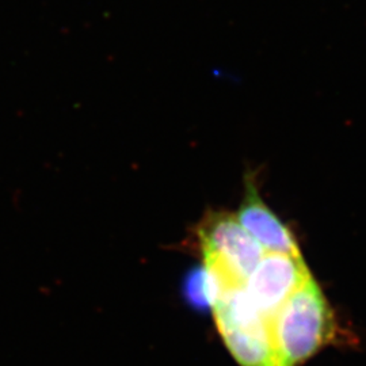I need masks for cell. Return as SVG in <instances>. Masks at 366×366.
Instances as JSON below:
<instances>
[{"label": "cell", "instance_id": "cell-1", "mask_svg": "<svg viewBox=\"0 0 366 366\" xmlns=\"http://www.w3.org/2000/svg\"><path fill=\"white\" fill-rule=\"evenodd\" d=\"M278 366H299L335 335V319L322 289L311 277L269 322Z\"/></svg>", "mask_w": 366, "mask_h": 366}, {"label": "cell", "instance_id": "cell-2", "mask_svg": "<svg viewBox=\"0 0 366 366\" xmlns=\"http://www.w3.org/2000/svg\"><path fill=\"white\" fill-rule=\"evenodd\" d=\"M204 266L229 284L242 287L259 263L264 251L229 212L209 210L197 225Z\"/></svg>", "mask_w": 366, "mask_h": 366}, {"label": "cell", "instance_id": "cell-3", "mask_svg": "<svg viewBox=\"0 0 366 366\" xmlns=\"http://www.w3.org/2000/svg\"><path fill=\"white\" fill-rule=\"evenodd\" d=\"M311 277L302 255L264 252L244 288L259 314L270 322L285 301Z\"/></svg>", "mask_w": 366, "mask_h": 366}, {"label": "cell", "instance_id": "cell-4", "mask_svg": "<svg viewBox=\"0 0 366 366\" xmlns=\"http://www.w3.org/2000/svg\"><path fill=\"white\" fill-rule=\"evenodd\" d=\"M236 217L264 252L301 255L292 231L263 201L254 171L244 175L243 198Z\"/></svg>", "mask_w": 366, "mask_h": 366}, {"label": "cell", "instance_id": "cell-5", "mask_svg": "<svg viewBox=\"0 0 366 366\" xmlns=\"http://www.w3.org/2000/svg\"><path fill=\"white\" fill-rule=\"evenodd\" d=\"M228 350L242 366H278L269 322L255 316L242 322L216 320Z\"/></svg>", "mask_w": 366, "mask_h": 366}]
</instances>
